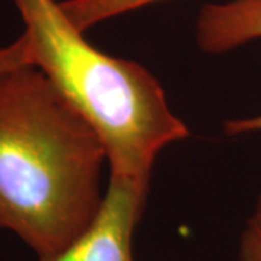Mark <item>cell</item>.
Instances as JSON below:
<instances>
[{
    "label": "cell",
    "mask_w": 261,
    "mask_h": 261,
    "mask_svg": "<svg viewBox=\"0 0 261 261\" xmlns=\"http://www.w3.org/2000/svg\"><path fill=\"white\" fill-rule=\"evenodd\" d=\"M106 149L35 65L0 73V232L38 258L65 250L102 206Z\"/></svg>",
    "instance_id": "cell-1"
},
{
    "label": "cell",
    "mask_w": 261,
    "mask_h": 261,
    "mask_svg": "<svg viewBox=\"0 0 261 261\" xmlns=\"http://www.w3.org/2000/svg\"><path fill=\"white\" fill-rule=\"evenodd\" d=\"M38 67L100 137L111 174L149 181L155 159L189 129L161 84L134 61L92 47L57 0H13Z\"/></svg>",
    "instance_id": "cell-2"
},
{
    "label": "cell",
    "mask_w": 261,
    "mask_h": 261,
    "mask_svg": "<svg viewBox=\"0 0 261 261\" xmlns=\"http://www.w3.org/2000/svg\"><path fill=\"white\" fill-rule=\"evenodd\" d=\"M149 181L111 174L102 206L74 243L38 261H135L134 232L147 200Z\"/></svg>",
    "instance_id": "cell-3"
},
{
    "label": "cell",
    "mask_w": 261,
    "mask_h": 261,
    "mask_svg": "<svg viewBox=\"0 0 261 261\" xmlns=\"http://www.w3.org/2000/svg\"><path fill=\"white\" fill-rule=\"evenodd\" d=\"M261 39V0L206 5L197 15L196 42L206 54H225Z\"/></svg>",
    "instance_id": "cell-4"
},
{
    "label": "cell",
    "mask_w": 261,
    "mask_h": 261,
    "mask_svg": "<svg viewBox=\"0 0 261 261\" xmlns=\"http://www.w3.org/2000/svg\"><path fill=\"white\" fill-rule=\"evenodd\" d=\"M161 0H63L60 6L79 31H87L105 20L142 9Z\"/></svg>",
    "instance_id": "cell-5"
},
{
    "label": "cell",
    "mask_w": 261,
    "mask_h": 261,
    "mask_svg": "<svg viewBox=\"0 0 261 261\" xmlns=\"http://www.w3.org/2000/svg\"><path fill=\"white\" fill-rule=\"evenodd\" d=\"M238 260L261 261V193L240 237Z\"/></svg>",
    "instance_id": "cell-6"
},
{
    "label": "cell",
    "mask_w": 261,
    "mask_h": 261,
    "mask_svg": "<svg viewBox=\"0 0 261 261\" xmlns=\"http://www.w3.org/2000/svg\"><path fill=\"white\" fill-rule=\"evenodd\" d=\"M20 65H32L28 41L23 34L16 41L0 48V73Z\"/></svg>",
    "instance_id": "cell-7"
},
{
    "label": "cell",
    "mask_w": 261,
    "mask_h": 261,
    "mask_svg": "<svg viewBox=\"0 0 261 261\" xmlns=\"http://www.w3.org/2000/svg\"><path fill=\"white\" fill-rule=\"evenodd\" d=\"M224 132L226 135H243L251 132H261V115L245 119H232L224 123Z\"/></svg>",
    "instance_id": "cell-8"
}]
</instances>
